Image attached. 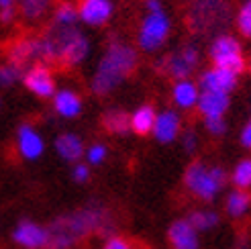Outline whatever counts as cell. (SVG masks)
Returning a JSON list of instances; mask_svg holds the SVG:
<instances>
[{
    "label": "cell",
    "instance_id": "1",
    "mask_svg": "<svg viewBox=\"0 0 251 249\" xmlns=\"http://www.w3.org/2000/svg\"><path fill=\"white\" fill-rule=\"evenodd\" d=\"M117 223L112 213L104 206L92 202L80 210L57 217L47 227V249H70L88 235H115Z\"/></svg>",
    "mask_w": 251,
    "mask_h": 249
},
{
    "label": "cell",
    "instance_id": "2",
    "mask_svg": "<svg viewBox=\"0 0 251 249\" xmlns=\"http://www.w3.org/2000/svg\"><path fill=\"white\" fill-rule=\"evenodd\" d=\"M137 68V51L121 41H112L106 49L104 57L100 59L98 70L92 80V92L98 96H106L117 86L129 78Z\"/></svg>",
    "mask_w": 251,
    "mask_h": 249
},
{
    "label": "cell",
    "instance_id": "3",
    "mask_svg": "<svg viewBox=\"0 0 251 249\" xmlns=\"http://www.w3.org/2000/svg\"><path fill=\"white\" fill-rule=\"evenodd\" d=\"M231 23V4L227 0H194L188 12V25L194 33H217Z\"/></svg>",
    "mask_w": 251,
    "mask_h": 249
},
{
    "label": "cell",
    "instance_id": "4",
    "mask_svg": "<svg viewBox=\"0 0 251 249\" xmlns=\"http://www.w3.org/2000/svg\"><path fill=\"white\" fill-rule=\"evenodd\" d=\"M51 39L55 53H57V64L74 68L82 64V59L88 55V39L76 29V27H61L53 25L51 29L45 33Z\"/></svg>",
    "mask_w": 251,
    "mask_h": 249
},
{
    "label": "cell",
    "instance_id": "5",
    "mask_svg": "<svg viewBox=\"0 0 251 249\" xmlns=\"http://www.w3.org/2000/svg\"><path fill=\"white\" fill-rule=\"evenodd\" d=\"M184 182L198 198H202V200H210V198H215V194L225 186L227 176H225V172L221 168L206 170L200 161H194V164L188 166Z\"/></svg>",
    "mask_w": 251,
    "mask_h": 249
},
{
    "label": "cell",
    "instance_id": "6",
    "mask_svg": "<svg viewBox=\"0 0 251 249\" xmlns=\"http://www.w3.org/2000/svg\"><path fill=\"white\" fill-rule=\"evenodd\" d=\"M210 57L215 61V68L229 70L233 74H239L245 68V61L241 55V45L233 39L231 35H219L210 45Z\"/></svg>",
    "mask_w": 251,
    "mask_h": 249
},
{
    "label": "cell",
    "instance_id": "7",
    "mask_svg": "<svg viewBox=\"0 0 251 249\" xmlns=\"http://www.w3.org/2000/svg\"><path fill=\"white\" fill-rule=\"evenodd\" d=\"M168 33H170V19L166 17V12L164 10L149 12L141 25L139 45L145 51H155L168 39Z\"/></svg>",
    "mask_w": 251,
    "mask_h": 249
},
{
    "label": "cell",
    "instance_id": "8",
    "mask_svg": "<svg viewBox=\"0 0 251 249\" xmlns=\"http://www.w3.org/2000/svg\"><path fill=\"white\" fill-rule=\"evenodd\" d=\"M196 64H198V49L194 45H186L180 51L164 57L157 64V68L176 80H186L196 68Z\"/></svg>",
    "mask_w": 251,
    "mask_h": 249
},
{
    "label": "cell",
    "instance_id": "9",
    "mask_svg": "<svg viewBox=\"0 0 251 249\" xmlns=\"http://www.w3.org/2000/svg\"><path fill=\"white\" fill-rule=\"evenodd\" d=\"M23 82L33 94L41 96V98H49V96H53V92H55L53 76H51V72H49V68L43 66V64L29 68L27 72H25Z\"/></svg>",
    "mask_w": 251,
    "mask_h": 249
},
{
    "label": "cell",
    "instance_id": "10",
    "mask_svg": "<svg viewBox=\"0 0 251 249\" xmlns=\"http://www.w3.org/2000/svg\"><path fill=\"white\" fill-rule=\"evenodd\" d=\"M235 84H237V74H233L229 70H221V68H212V70L204 72L202 78H200V86L210 92L229 94L235 88Z\"/></svg>",
    "mask_w": 251,
    "mask_h": 249
},
{
    "label": "cell",
    "instance_id": "11",
    "mask_svg": "<svg viewBox=\"0 0 251 249\" xmlns=\"http://www.w3.org/2000/svg\"><path fill=\"white\" fill-rule=\"evenodd\" d=\"M15 241L27 249H43L47 247V229L35 225V223L23 221L15 229Z\"/></svg>",
    "mask_w": 251,
    "mask_h": 249
},
{
    "label": "cell",
    "instance_id": "12",
    "mask_svg": "<svg viewBox=\"0 0 251 249\" xmlns=\"http://www.w3.org/2000/svg\"><path fill=\"white\" fill-rule=\"evenodd\" d=\"M112 15L110 0H82L78 17L88 25H104Z\"/></svg>",
    "mask_w": 251,
    "mask_h": 249
},
{
    "label": "cell",
    "instance_id": "13",
    "mask_svg": "<svg viewBox=\"0 0 251 249\" xmlns=\"http://www.w3.org/2000/svg\"><path fill=\"white\" fill-rule=\"evenodd\" d=\"M198 108L206 119L223 117V113L229 108V96L225 92H210L204 90L198 96Z\"/></svg>",
    "mask_w": 251,
    "mask_h": 249
},
{
    "label": "cell",
    "instance_id": "14",
    "mask_svg": "<svg viewBox=\"0 0 251 249\" xmlns=\"http://www.w3.org/2000/svg\"><path fill=\"white\" fill-rule=\"evenodd\" d=\"M170 241L174 249H198L196 231L188 221H176L170 227Z\"/></svg>",
    "mask_w": 251,
    "mask_h": 249
},
{
    "label": "cell",
    "instance_id": "15",
    "mask_svg": "<svg viewBox=\"0 0 251 249\" xmlns=\"http://www.w3.org/2000/svg\"><path fill=\"white\" fill-rule=\"evenodd\" d=\"M19 151L27 159H37L43 153V141L39 133H37L29 124H23L19 129Z\"/></svg>",
    "mask_w": 251,
    "mask_h": 249
},
{
    "label": "cell",
    "instance_id": "16",
    "mask_svg": "<svg viewBox=\"0 0 251 249\" xmlns=\"http://www.w3.org/2000/svg\"><path fill=\"white\" fill-rule=\"evenodd\" d=\"M178 129H180V119L176 113L172 110H166L161 113L157 119H155V124H153V131H155V137L161 141V143H170L176 139L178 135Z\"/></svg>",
    "mask_w": 251,
    "mask_h": 249
},
{
    "label": "cell",
    "instance_id": "17",
    "mask_svg": "<svg viewBox=\"0 0 251 249\" xmlns=\"http://www.w3.org/2000/svg\"><path fill=\"white\" fill-rule=\"evenodd\" d=\"M6 57H8V64L25 70L29 61H33V39H19V41H15L6 49Z\"/></svg>",
    "mask_w": 251,
    "mask_h": 249
},
{
    "label": "cell",
    "instance_id": "18",
    "mask_svg": "<svg viewBox=\"0 0 251 249\" xmlns=\"http://www.w3.org/2000/svg\"><path fill=\"white\" fill-rule=\"evenodd\" d=\"M53 106H55V110H57L61 117L72 119V117L80 115V110H82V100H80V96H78L76 92H72V90H61V92L55 94Z\"/></svg>",
    "mask_w": 251,
    "mask_h": 249
},
{
    "label": "cell",
    "instance_id": "19",
    "mask_svg": "<svg viewBox=\"0 0 251 249\" xmlns=\"http://www.w3.org/2000/svg\"><path fill=\"white\" fill-rule=\"evenodd\" d=\"M55 149H57V153L64 157L66 161H78L82 157V153H84L82 141L74 133L59 135L57 141H55Z\"/></svg>",
    "mask_w": 251,
    "mask_h": 249
},
{
    "label": "cell",
    "instance_id": "20",
    "mask_svg": "<svg viewBox=\"0 0 251 249\" xmlns=\"http://www.w3.org/2000/svg\"><path fill=\"white\" fill-rule=\"evenodd\" d=\"M102 127L112 135H127L131 131V117L121 108L106 110L102 117Z\"/></svg>",
    "mask_w": 251,
    "mask_h": 249
},
{
    "label": "cell",
    "instance_id": "21",
    "mask_svg": "<svg viewBox=\"0 0 251 249\" xmlns=\"http://www.w3.org/2000/svg\"><path fill=\"white\" fill-rule=\"evenodd\" d=\"M155 110L153 106H141L137 108L133 117H131V131L135 135H147L149 131H153V124H155Z\"/></svg>",
    "mask_w": 251,
    "mask_h": 249
},
{
    "label": "cell",
    "instance_id": "22",
    "mask_svg": "<svg viewBox=\"0 0 251 249\" xmlns=\"http://www.w3.org/2000/svg\"><path fill=\"white\" fill-rule=\"evenodd\" d=\"M174 100L176 104H180L182 108H190L196 100H198V90L192 82L188 80H180L174 86Z\"/></svg>",
    "mask_w": 251,
    "mask_h": 249
},
{
    "label": "cell",
    "instance_id": "23",
    "mask_svg": "<svg viewBox=\"0 0 251 249\" xmlns=\"http://www.w3.org/2000/svg\"><path fill=\"white\" fill-rule=\"evenodd\" d=\"M251 204V194L245 190H235L227 198V210L233 217H241Z\"/></svg>",
    "mask_w": 251,
    "mask_h": 249
},
{
    "label": "cell",
    "instance_id": "24",
    "mask_svg": "<svg viewBox=\"0 0 251 249\" xmlns=\"http://www.w3.org/2000/svg\"><path fill=\"white\" fill-rule=\"evenodd\" d=\"M78 19V8L70 2H61L55 10V25H61V27H74Z\"/></svg>",
    "mask_w": 251,
    "mask_h": 249
},
{
    "label": "cell",
    "instance_id": "25",
    "mask_svg": "<svg viewBox=\"0 0 251 249\" xmlns=\"http://www.w3.org/2000/svg\"><path fill=\"white\" fill-rule=\"evenodd\" d=\"M49 0H21V12L25 19H39L47 10Z\"/></svg>",
    "mask_w": 251,
    "mask_h": 249
},
{
    "label": "cell",
    "instance_id": "26",
    "mask_svg": "<svg viewBox=\"0 0 251 249\" xmlns=\"http://www.w3.org/2000/svg\"><path fill=\"white\" fill-rule=\"evenodd\" d=\"M188 223L194 227V231H206L212 229L219 223V217L215 213H192Z\"/></svg>",
    "mask_w": 251,
    "mask_h": 249
},
{
    "label": "cell",
    "instance_id": "27",
    "mask_svg": "<svg viewBox=\"0 0 251 249\" xmlns=\"http://www.w3.org/2000/svg\"><path fill=\"white\" fill-rule=\"evenodd\" d=\"M233 182L239 186V188H247V186H251V159L241 161V164L235 168Z\"/></svg>",
    "mask_w": 251,
    "mask_h": 249
},
{
    "label": "cell",
    "instance_id": "28",
    "mask_svg": "<svg viewBox=\"0 0 251 249\" xmlns=\"http://www.w3.org/2000/svg\"><path fill=\"white\" fill-rule=\"evenodd\" d=\"M237 27L245 37H251V0L239 8V15H237Z\"/></svg>",
    "mask_w": 251,
    "mask_h": 249
},
{
    "label": "cell",
    "instance_id": "29",
    "mask_svg": "<svg viewBox=\"0 0 251 249\" xmlns=\"http://www.w3.org/2000/svg\"><path fill=\"white\" fill-rule=\"evenodd\" d=\"M23 76V70L12 66V64H4L0 66V86H10L12 82H17Z\"/></svg>",
    "mask_w": 251,
    "mask_h": 249
},
{
    "label": "cell",
    "instance_id": "30",
    "mask_svg": "<svg viewBox=\"0 0 251 249\" xmlns=\"http://www.w3.org/2000/svg\"><path fill=\"white\" fill-rule=\"evenodd\" d=\"M88 161H90V164H94V166H98V164H102L104 161V157H106V147L104 145H92L90 149H88Z\"/></svg>",
    "mask_w": 251,
    "mask_h": 249
},
{
    "label": "cell",
    "instance_id": "31",
    "mask_svg": "<svg viewBox=\"0 0 251 249\" xmlns=\"http://www.w3.org/2000/svg\"><path fill=\"white\" fill-rule=\"evenodd\" d=\"M102 249H137V245L125 237H110Z\"/></svg>",
    "mask_w": 251,
    "mask_h": 249
},
{
    "label": "cell",
    "instance_id": "32",
    "mask_svg": "<svg viewBox=\"0 0 251 249\" xmlns=\"http://www.w3.org/2000/svg\"><path fill=\"white\" fill-rule=\"evenodd\" d=\"M206 129L212 135H223L227 127H225V121L221 117H215V119H206Z\"/></svg>",
    "mask_w": 251,
    "mask_h": 249
},
{
    "label": "cell",
    "instance_id": "33",
    "mask_svg": "<svg viewBox=\"0 0 251 249\" xmlns=\"http://www.w3.org/2000/svg\"><path fill=\"white\" fill-rule=\"evenodd\" d=\"M88 176H90V170H88V166H76V168H74V180H76V182H86Z\"/></svg>",
    "mask_w": 251,
    "mask_h": 249
},
{
    "label": "cell",
    "instance_id": "34",
    "mask_svg": "<svg viewBox=\"0 0 251 249\" xmlns=\"http://www.w3.org/2000/svg\"><path fill=\"white\" fill-rule=\"evenodd\" d=\"M184 147L188 149V151H194V147H196V135L190 131V133H186L184 137Z\"/></svg>",
    "mask_w": 251,
    "mask_h": 249
},
{
    "label": "cell",
    "instance_id": "35",
    "mask_svg": "<svg viewBox=\"0 0 251 249\" xmlns=\"http://www.w3.org/2000/svg\"><path fill=\"white\" fill-rule=\"evenodd\" d=\"M241 143L245 147H251V123L243 129V135H241Z\"/></svg>",
    "mask_w": 251,
    "mask_h": 249
},
{
    "label": "cell",
    "instance_id": "36",
    "mask_svg": "<svg viewBox=\"0 0 251 249\" xmlns=\"http://www.w3.org/2000/svg\"><path fill=\"white\" fill-rule=\"evenodd\" d=\"M147 10H149V12H157V10H161L159 0H147Z\"/></svg>",
    "mask_w": 251,
    "mask_h": 249
},
{
    "label": "cell",
    "instance_id": "37",
    "mask_svg": "<svg viewBox=\"0 0 251 249\" xmlns=\"http://www.w3.org/2000/svg\"><path fill=\"white\" fill-rule=\"evenodd\" d=\"M15 8V0H0V10H10Z\"/></svg>",
    "mask_w": 251,
    "mask_h": 249
}]
</instances>
